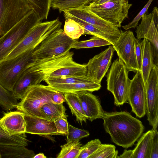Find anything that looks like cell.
<instances>
[{"label": "cell", "instance_id": "6da1fadb", "mask_svg": "<svg viewBox=\"0 0 158 158\" xmlns=\"http://www.w3.org/2000/svg\"><path fill=\"white\" fill-rule=\"evenodd\" d=\"M102 118L104 128L112 141L126 148L131 147L144 130L142 122L127 111L104 112Z\"/></svg>", "mask_w": 158, "mask_h": 158}, {"label": "cell", "instance_id": "7a4b0ae2", "mask_svg": "<svg viewBox=\"0 0 158 158\" xmlns=\"http://www.w3.org/2000/svg\"><path fill=\"white\" fill-rule=\"evenodd\" d=\"M65 100L63 93L49 85L39 84L29 88L15 108L24 114L47 119L41 107L48 103H63Z\"/></svg>", "mask_w": 158, "mask_h": 158}, {"label": "cell", "instance_id": "3957f363", "mask_svg": "<svg viewBox=\"0 0 158 158\" xmlns=\"http://www.w3.org/2000/svg\"><path fill=\"white\" fill-rule=\"evenodd\" d=\"M61 25L58 18L37 23L30 29L4 60L13 58L28 50L35 49L48 37L61 29Z\"/></svg>", "mask_w": 158, "mask_h": 158}, {"label": "cell", "instance_id": "277c9868", "mask_svg": "<svg viewBox=\"0 0 158 158\" xmlns=\"http://www.w3.org/2000/svg\"><path fill=\"white\" fill-rule=\"evenodd\" d=\"M128 71L118 58L112 63L106 75L107 89L113 94L114 104L118 106L127 101L131 80Z\"/></svg>", "mask_w": 158, "mask_h": 158}, {"label": "cell", "instance_id": "5b68a950", "mask_svg": "<svg viewBox=\"0 0 158 158\" xmlns=\"http://www.w3.org/2000/svg\"><path fill=\"white\" fill-rule=\"evenodd\" d=\"M41 22L33 10L0 37V63L21 41L32 27Z\"/></svg>", "mask_w": 158, "mask_h": 158}, {"label": "cell", "instance_id": "8992f818", "mask_svg": "<svg viewBox=\"0 0 158 158\" xmlns=\"http://www.w3.org/2000/svg\"><path fill=\"white\" fill-rule=\"evenodd\" d=\"M77 40L69 38L61 28L48 37L34 49L32 58L46 59L62 55L70 51Z\"/></svg>", "mask_w": 158, "mask_h": 158}, {"label": "cell", "instance_id": "52a82bcc", "mask_svg": "<svg viewBox=\"0 0 158 158\" xmlns=\"http://www.w3.org/2000/svg\"><path fill=\"white\" fill-rule=\"evenodd\" d=\"M34 49L0 63V84L5 88L12 92L16 82L32 61Z\"/></svg>", "mask_w": 158, "mask_h": 158}, {"label": "cell", "instance_id": "ba28073f", "mask_svg": "<svg viewBox=\"0 0 158 158\" xmlns=\"http://www.w3.org/2000/svg\"><path fill=\"white\" fill-rule=\"evenodd\" d=\"M85 6L102 19L120 28L123 22L128 18L132 4L129 3V0H111L101 5L94 2Z\"/></svg>", "mask_w": 158, "mask_h": 158}, {"label": "cell", "instance_id": "9c48e42d", "mask_svg": "<svg viewBox=\"0 0 158 158\" xmlns=\"http://www.w3.org/2000/svg\"><path fill=\"white\" fill-rule=\"evenodd\" d=\"M33 10L26 0H0V37Z\"/></svg>", "mask_w": 158, "mask_h": 158}, {"label": "cell", "instance_id": "30bf717a", "mask_svg": "<svg viewBox=\"0 0 158 158\" xmlns=\"http://www.w3.org/2000/svg\"><path fill=\"white\" fill-rule=\"evenodd\" d=\"M141 23L136 27L137 39L145 38L150 43L154 64L158 65V9L154 7L152 11L142 17Z\"/></svg>", "mask_w": 158, "mask_h": 158}, {"label": "cell", "instance_id": "8fae6325", "mask_svg": "<svg viewBox=\"0 0 158 158\" xmlns=\"http://www.w3.org/2000/svg\"><path fill=\"white\" fill-rule=\"evenodd\" d=\"M73 55V52L69 51L52 58L40 60L32 58L27 69L36 75L40 83L52 72L74 63Z\"/></svg>", "mask_w": 158, "mask_h": 158}, {"label": "cell", "instance_id": "7c38bea8", "mask_svg": "<svg viewBox=\"0 0 158 158\" xmlns=\"http://www.w3.org/2000/svg\"><path fill=\"white\" fill-rule=\"evenodd\" d=\"M145 87L147 120L153 128L157 129L158 123V66H153Z\"/></svg>", "mask_w": 158, "mask_h": 158}, {"label": "cell", "instance_id": "4fadbf2b", "mask_svg": "<svg viewBox=\"0 0 158 158\" xmlns=\"http://www.w3.org/2000/svg\"><path fill=\"white\" fill-rule=\"evenodd\" d=\"M133 32L130 30L123 31L112 45L118 57L128 72L134 73L139 70L135 55Z\"/></svg>", "mask_w": 158, "mask_h": 158}, {"label": "cell", "instance_id": "5bb4252c", "mask_svg": "<svg viewBox=\"0 0 158 158\" xmlns=\"http://www.w3.org/2000/svg\"><path fill=\"white\" fill-rule=\"evenodd\" d=\"M64 14L78 18L104 32L118 38L123 31L119 28L99 17L88 10L85 6L63 11Z\"/></svg>", "mask_w": 158, "mask_h": 158}, {"label": "cell", "instance_id": "9a60e30c", "mask_svg": "<svg viewBox=\"0 0 158 158\" xmlns=\"http://www.w3.org/2000/svg\"><path fill=\"white\" fill-rule=\"evenodd\" d=\"M127 101L137 117H144L146 114L145 90L141 71H137L131 80Z\"/></svg>", "mask_w": 158, "mask_h": 158}, {"label": "cell", "instance_id": "2e32d148", "mask_svg": "<svg viewBox=\"0 0 158 158\" xmlns=\"http://www.w3.org/2000/svg\"><path fill=\"white\" fill-rule=\"evenodd\" d=\"M115 50L112 45L90 59L86 64L87 75L101 84L111 63Z\"/></svg>", "mask_w": 158, "mask_h": 158}, {"label": "cell", "instance_id": "e0dca14e", "mask_svg": "<svg viewBox=\"0 0 158 158\" xmlns=\"http://www.w3.org/2000/svg\"><path fill=\"white\" fill-rule=\"evenodd\" d=\"M26 123L25 133L42 136L58 135L54 121L24 114Z\"/></svg>", "mask_w": 158, "mask_h": 158}, {"label": "cell", "instance_id": "ac0fdd59", "mask_svg": "<svg viewBox=\"0 0 158 158\" xmlns=\"http://www.w3.org/2000/svg\"><path fill=\"white\" fill-rule=\"evenodd\" d=\"M75 92L81 102L83 110L88 119L92 122L102 118L104 112L100 101L92 92L82 91Z\"/></svg>", "mask_w": 158, "mask_h": 158}, {"label": "cell", "instance_id": "d6986e66", "mask_svg": "<svg viewBox=\"0 0 158 158\" xmlns=\"http://www.w3.org/2000/svg\"><path fill=\"white\" fill-rule=\"evenodd\" d=\"M0 125L10 135L25 133L26 123L24 114L17 110L5 113L0 119Z\"/></svg>", "mask_w": 158, "mask_h": 158}, {"label": "cell", "instance_id": "ffe728a7", "mask_svg": "<svg viewBox=\"0 0 158 158\" xmlns=\"http://www.w3.org/2000/svg\"><path fill=\"white\" fill-rule=\"evenodd\" d=\"M39 84L35 74L27 69L16 82L12 92L16 99L21 100L29 88Z\"/></svg>", "mask_w": 158, "mask_h": 158}, {"label": "cell", "instance_id": "44dd1931", "mask_svg": "<svg viewBox=\"0 0 158 158\" xmlns=\"http://www.w3.org/2000/svg\"><path fill=\"white\" fill-rule=\"evenodd\" d=\"M142 50L141 71L144 85L146 84L154 64L152 52L150 42L144 38L141 42Z\"/></svg>", "mask_w": 158, "mask_h": 158}, {"label": "cell", "instance_id": "7402d4cb", "mask_svg": "<svg viewBox=\"0 0 158 158\" xmlns=\"http://www.w3.org/2000/svg\"><path fill=\"white\" fill-rule=\"evenodd\" d=\"M50 86L63 94L82 91L93 92L99 90L101 87V84L94 81L69 84H56Z\"/></svg>", "mask_w": 158, "mask_h": 158}, {"label": "cell", "instance_id": "603a6c76", "mask_svg": "<svg viewBox=\"0 0 158 158\" xmlns=\"http://www.w3.org/2000/svg\"><path fill=\"white\" fill-rule=\"evenodd\" d=\"M35 155L33 151L24 146L0 145V158H33Z\"/></svg>", "mask_w": 158, "mask_h": 158}, {"label": "cell", "instance_id": "cb8c5ba5", "mask_svg": "<svg viewBox=\"0 0 158 158\" xmlns=\"http://www.w3.org/2000/svg\"><path fill=\"white\" fill-rule=\"evenodd\" d=\"M153 130L143 134L133 150L132 158H150Z\"/></svg>", "mask_w": 158, "mask_h": 158}, {"label": "cell", "instance_id": "d4e9b609", "mask_svg": "<svg viewBox=\"0 0 158 158\" xmlns=\"http://www.w3.org/2000/svg\"><path fill=\"white\" fill-rule=\"evenodd\" d=\"M66 102L73 114L76 117V121L82 124L88 119L83 110L79 99L75 92L64 93Z\"/></svg>", "mask_w": 158, "mask_h": 158}, {"label": "cell", "instance_id": "484cf974", "mask_svg": "<svg viewBox=\"0 0 158 158\" xmlns=\"http://www.w3.org/2000/svg\"><path fill=\"white\" fill-rule=\"evenodd\" d=\"M86 64H80L75 62L52 72L48 77H53L64 76L87 75Z\"/></svg>", "mask_w": 158, "mask_h": 158}, {"label": "cell", "instance_id": "4316f807", "mask_svg": "<svg viewBox=\"0 0 158 158\" xmlns=\"http://www.w3.org/2000/svg\"><path fill=\"white\" fill-rule=\"evenodd\" d=\"M66 110L63 103H48L43 105L40 108L41 111L46 119L52 121L61 118H67Z\"/></svg>", "mask_w": 158, "mask_h": 158}, {"label": "cell", "instance_id": "83f0119b", "mask_svg": "<svg viewBox=\"0 0 158 158\" xmlns=\"http://www.w3.org/2000/svg\"><path fill=\"white\" fill-rule=\"evenodd\" d=\"M64 18L72 19L78 23L84 29V35H90L96 36L106 40L113 45L118 39L114 36L106 34L99 30L93 25L76 17L64 14Z\"/></svg>", "mask_w": 158, "mask_h": 158}, {"label": "cell", "instance_id": "f1b7e54d", "mask_svg": "<svg viewBox=\"0 0 158 158\" xmlns=\"http://www.w3.org/2000/svg\"><path fill=\"white\" fill-rule=\"evenodd\" d=\"M30 142L25 133L14 135L8 134L0 125V145H15L26 147Z\"/></svg>", "mask_w": 158, "mask_h": 158}, {"label": "cell", "instance_id": "f546056e", "mask_svg": "<svg viewBox=\"0 0 158 158\" xmlns=\"http://www.w3.org/2000/svg\"><path fill=\"white\" fill-rule=\"evenodd\" d=\"M99 0H52L51 7L57 9L60 13L69 9L87 5Z\"/></svg>", "mask_w": 158, "mask_h": 158}, {"label": "cell", "instance_id": "4dcf8cb0", "mask_svg": "<svg viewBox=\"0 0 158 158\" xmlns=\"http://www.w3.org/2000/svg\"><path fill=\"white\" fill-rule=\"evenodd\" d=\"M44 81L49 85L56 84H69L94 81L87 75L64 76L53 77H48L45 79Z\"/></svg>", "mask_w": 158, "mask_h": 158}, {"label": "cell", "instance_id": "1f68e13d", "mask_svg": "<svg viewBox=\"0 0 158 158\" xmlns=\"http://www.w3.org/2000/svg\"><path fill=\"white\" fill-rule=\"evenodd\" d=\"M40 19H47L51 7L52 0H26Z\"/></svg>", "mask_w": 158, "mask_h": 158}, {"label": "cell", "instance_id": "d6a6232c", "mask_svg": "<svg viewBox=\"0 0 158 158\" xmlns=\"http://www.w3.org/2000/svg\"><path fill=\"white\" fill-rule=\"evenodd\" d=\"M80 140L67 142L61 145V149L57 158H78L82 144Z\"/></svg>", "mask_w": 158, "mask_h": 158}, {"label": "cell", "instance_id": "836d02e7", "mask_svg": "<svg viewBox=\"0 0 158 158\" xmlns=\"http://www.w3.org/2000/svg\"><path fill=\"white\" fill-rule=\"evenodd\" d=\"M65 21L64 31L69 38L77 40L84 33V29L75 20L68 18H64Z\"/></svg>", "mask_w": 158, "mask_h": 158}, {"label": "cell", "instance_id": "e575fe53", "mask_svg": "<svg viewBox=\"0 0 158 158\" xmlns=\"http://www.w3.org/2000/svg\"><path fill=\"white\" fill-rule=\"evenodd\" d=\"M17 100L12 92L7 90L0 84V106L3 109L8 110L15 108Z\"/></svg>", "mask_w": 158, "mask_h": 158}, {"label": "cell", "instance_id": "d590c367", "mask_svg": "<svg viewBox=\"0 0 158 158\" xmlns=\"http://www.w3.org/2000/svg\"><path fill=\"white\" fill-rule=\"evenodd\" d=\"M111 44L107 40L94 36L90 39L81 41L77 40L72 45V48L78 49L109 45Z\"/></svg>", "mask_w": 158, "mask_h": 158}, {"label": "cell", "instance_id": "8d00e7d4", "mask_svg": "<svg viewBox=\"0 0 158 158\" xmlns=\"http://www.w3.org/2000/svg\"><path fill=\"white\" fill-rule=\"evenodd\" d=\"M112 144H101L89 158H116L118 152Z\"/></svg>", "mask_w": 158, "mask_h": 158}, {"label": "cell", "instance_id": "74e56055", "mask_svg": "<svg viewBox=\"0 0 158 158\" xmlns=\"http://www.w3.org/2000/svg\"><path fill=\"white\" fill-rule=\"evenodd\" d=\"M101 144L99 139H95L88 142L82 146L78 158H89Z\"/></svg>", "mask_w": 158, "mask_h": 158}, {"label": "cell", "instance_id": "f35d334b", "mask_svg": "<svg viewBox=\"0 0 158 158\" xmlns=\"http://www.w3.org/2000/svg\"><path fill=\"white\" fill-rule=\"evenodd\" d=\"M89 133L87 131L79 129L71 125H69L67 136V142L80 140L81 139L88 136Z\"/></svg>", "mask_w": 158, "mask_h": 158}, {"label": "cell", "instance_id": "ab89813d", "mask_svg": "<svg viewBox=\"0 0 158 158\" xmlns=\"http://www.w3.org/2000/svg\"><path fill=\"white\" fill-rule=\"evenodd\" d=\"M153 0H149L144 7L138 13L133 20L127 25L123 26L122 27L127 30L131 28H135L138 25V23L142 16L146 13Z\"/></svg>", "mask_w": 158, "mask_h": 158}, {"label": "cell", "instance_id": "60d3db41", "mask_svg": "<svg viewBox=\"0 0 158 158\" xmlns=\"http://www.w3.org/2000/svg\"><path fill=\"white\" fill-rule=\"evenodd\" d=\"M54 122L58 134L66 135L68 134L69 127L67 118H60Z\"/></svg>", "mask_w": 158, "mask_h": 158}, {"label": "cell", "instance_id": "b9f144b4", "mask_svg": "<svg viewBox=\"0 0 158 158\" xmlns=\"http://www.w3.org/2000/svg\"><path fill=\"white\" fill-rule=\"evenodd\" d=\"M153 134L151 143L150 158H158V133L157 129H152Z\"/></svg>", "mask_w": 158, "mask_h": 158}, {"label": "cell", "instance_id": "7bdbcfd3", "mask_svg": "<svg viewBox=\"0 0 158 158\" xmlns=\"http://www.w3.org/2000/svg\"><path fill=\"white\" fill-rule=\"evenodd\" d=\"M141 41L134 37V42L135 55L139 70L141 71L142 62V50Z\"/></svg>", "mask_w": 158, "mask_h": 158}, {"label": "cell", "instance_id": "ee69618b", "mask_svg": "<svg viewBox=\"0 0 158 158\" xmlns=\"http://www.w3.org/2000/svg\"><path fill=\"white\" fill-rule=\"evenodd\" d=\"M133 150H125L123 154L119 156H118V158H132Z\"/></svg>", "mask_w": 158, "mask_h": 158}, {"label": "cell", "instance_id": "f6af8a7d", "mask_svg": "<svg viewBox=\"0 0 158 158\" xmlns=\"http://www.w3.org/2000/svg\"><path fill=\"white\" fill-rule=\"evenodd\" d=\"M46 156L43 153H40L35 155L33 157V158H46Z\"/></svg>", "mask_w": 158, "mask_h": 158}, {"label": "cell", "instance_id": "bcb514c9", "mask_svg": "<svg viewBox=\"0 0 158 158\" xmlns=\"http://www.w3.org/2000/svg\"><path fill=\"white\" fill-rule=\"evenodd\" d=\"M111 0H99V1H98L96 3L97 4L101 5Z\"/></svg>", "mask_w": 158, "mask_h": 158}]
</instances>
